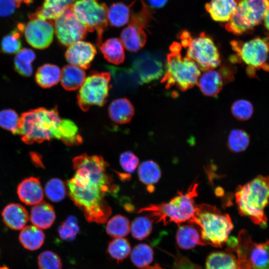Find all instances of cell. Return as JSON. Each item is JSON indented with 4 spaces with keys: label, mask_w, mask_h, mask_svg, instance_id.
<instances>
[{
    "label": "cell",
    "mask_w": 269,
    "mask_h": 269,
    "mask_svg": "<svg viewBox=\"0 0 269 269\" xmlns=\"http://www.w3.org/2000/svg\"><path fill=\"white\" fill-rule=\"evenodd\" d=\"M167 55L165 74L161 83L166 89L176 87L182 91L192 88L198 82L200 75V68L192 60L182 57L181 45L173 42Z\"/></svg>",
    "instance_id": "5"
},
{
    "label": "cell",
    "mask_w": 269,
    "mask_h": 269,
    "mask_svg": "<svg viewBox=\"0 0 269 269\" xmlns=\"http://www.w3.org/2000/svg\"><path fill=\"white\" fill-rule=\"evenodd\" d=\"M110 71L116 84L123 89L135 88L139 84L138 78L132 69L117 67L107 65Z\"/></svg>",
    "instance_id": "31"
},
{
    "label": "cell",
    "mask_w": 269,
    "mask_h": 269,
    "mask_svg": "<svg viewBox=\"0 0 269 269\" xmlns=\"http://www.w3.org/2000/svg\"><path fill=\"white\" fill-rule=\"evenodd\" d=\"M99 48L108 62L119 65L124 61L125 54L123 44L119 39L109 38L101 43Z\"/></svg>",
    "instance_id": "29"
},
{
    "label": "cell",
    "mask_w": 269,
    "mask_h": 269,
    "mask_svg": "<svg viewBox=\"0 0 269 269\" xmlns=\"http://www.w3.org/2000/svg\"><path fill=\"white\" fill-rule=\"evenodd\" d=\"M60 76L61 70L57 65L45 64L38 68L35 79L39 86L48 88L57 84Z\"/></svg>",
    "instance_id": "30"
},
{
    "label": "cell",
    "mask_w": 269,
    "mask_h": 269,
    "mask_svg": "<svg viewBox=\"0 0 269 269\" xmlns=\"http://www.w3.org/2000/svg\"><path fill=\"white\" fill-rule=\"evenodd\" d=\"M39 269H62V262L58 255L50 251L42 252L37 258Z\"/></svg>",
    "instance_id": "46"
},
{
    "label": "cell",
    "mask_w": 269,
    "mask_h": 269,
    "mask_svg": "<svg viewBox=\"0 0 269 269\" xmlns=\"http://www.w3.org/2000/svg\"><path fill=\"white\" fill-rule=\"evenodd\" d=\"M152 229L151 220L150 218L144 216L135 218L130 226L132 236L138 240H142L147 238L150 234Z\"/></svg>",
    "instance_id": "39"
},
{
    "label": "cell",
    "mask_w": 269,
    "mask_h": 269,
    "mask_svg": "<svg viewBox=\"0 0 269 269\" xmlns=\"http://www.w3.org/2000/svg\"><path fill=\"white\" fill-rule=\"evenodd\" d=\"M231 47L235 52L231 61L243 64L247 75L255 78L261 70L269 72V37L256 36L249 40H233Z\"/></svg>",
    "instance_id": "7"
},
{
    "label": "cell",
    "mask_w": 269,
    "mask_h": 269,
    "mask_svg": "<svg viewBox=\"0 0 269 269\" xmlns=\"http://www.w3.org/2000/svg\"><path fill=\"white\" fill-rule=\"evenodd\" d=\"M173 269H202L200 267L193 264L187 258L180 255L176 257Z\"/></svg>",
    "instance_id": "49"
},
{
    "label": "cell",
    "mask_w": 269,
    "mask_h": 269,
    "mask_svg": "<svg viewBox=\"0 0 269 269\" xmlns=\"http://www.w3.org/2000/svg\"><path fill=\"white\" fill-rule=\"evenodd\" d=\"M239 0H211L205 9L216 21L228 22L234 15Z\"/></svg>",
    "instance_id": "20"
},
{
    "label": "cell",
    "mask_w": 269,
    "mask_h": 269,
    "mask_svg": "<svg viewBox=\"0 0 269 269\" xmlns=\"http://www.w3.org/2000/svg\"><path fill=\"white\" fill-rule=\"evenodd\" d=\"M198 184H192L186 193L179 192L168 202L151 205L141 209L139 212H148L150 218L162 222L164 225L173 222L179 226L188 221L193 224L197 212V205L194 198L197 196Z\"/></svg>",
    "instance_id": "4"
},
{
    "label": "cell",
    "mask_w": 269,
    "mask_h": 269,
    "mask_svg": "<svg viewBox=\"0 0 269 269\" xmlns=\"http://www.w3.org/2000/svg\"><path fill=\"white\" fill-rule=\"evenodd\" d=\"M197 82L200 90L204 95L215 97L222 90L226 81L220 71L212 69L206 71Z\"/></svg>",
    "instance_id": "24"
},
{
    "label": "cell",
    "mask_w": 269,
    "mask_h": 269,
    "mask_svg": "<svg viewBox=\"0 0 269 269\" xmlns=\"http://www.w3.org/2000/svg\"><path fill=\"white\" fill-rule=\"evenodd\" d=\"M110 73L92 72L87 77L77 95V104L83 111L92 106H102L107 102L110 88Z\"/></svg>",
    "instance_id": "10"
},
{
    "label": "cell",
    "mask_w": 269,
    "mask_h": 269,
    "mask_svg": "<svg viewBox=\"0 0 269 269\" xmlns=\"http://www.w3.org/2000/svg\"><path fill=\"white\" fill-rule=\"evenodd\" d=\"M85 77L86 73L83 69L72 65H65L61 71V84L68 91H74L80 87Z\"/></svg>",
    "instance_id": "27"
},
{
    "label": "cell",
    "mask_w": 269,
    "mask_h": 269,
    "mask_svg": "<svg viewBox=\"0 0 269 269\" xmlns=\"http://www.w3.org/2000/svg\"><path fill=\"white\" fill-rule=\"evenodd\" d=\"M235 199L242 216L249 218L262 228L267 226L264 210L269 203V176L260 175L239 185L236 189Z\"/></svg>",
    "instance_id": "2"
},
{
    "label": "cell",
    "mask_w": 269,
    "mask_h": 269,
    "mask_svg": "<svg viewBox=\"0 0 269 269\" xmlns=\"http://www.w3.org/2000/svg\"><path fill=\"white\" fill-rule=\"evenodd\" d=\"M56 218L52 205L44 201L33 205L31 210L30 220L33 225L40 229L50 228Z\"/></svg>",
    "instance_id": "23"
},
{
    "label": "cell",
    "mask_w": 269,
    "mask_h": 269,
    "mask_svg": "<svg viewBox=\"0 0 269 269\" xmlns=\"http://www.w3.org/2000/svg\"><path fill=\"white\" fill-rule=\"evenodd\" d=\"M45 240V235L39 228L34 225L25 226L19 235V240L26 249L35 251L39 249Z\"/></svg>",
    "instance_id": "28"
},
{
    "label": "cell",
    "mask_w": 269,
    "mask_h": 269,
    "mask_svg": "<svg viewBox=\"0 0 269 269\" xmlns=\"http://www.w3.org/2000/svg\"><path fill=\"white\" fill-rule=\"evenodd\" d=\"M269 8V0H239L226 29L238 35L250 32L264 20Z\"/></svg>",
    "instance_id": "9"
},
{
    "label": "cell",
    "mask_w": 269,
    "mask_h": 269,
    "mask_svg": "<svg viewBox=\"0 0 269 269\" xmlns=\"http://www.w3.org/2000/svg\"><path fill=\"white\" fill-rule=\"evenodd\" d=\"M30 19L24 28L27 43L38 49L48 47L53 39L54 29L52 21L38 18Z\"/></svg>",
    "instance_id": "16"
},
{
    "label": "cell",
    "mask_w": 269,
    "mask_h": 269,
    "mask_svg": "<svg viewBox=\"0 0 269 269\" xmlns=\"http://www.w3.org/2000/svg\"><path fill=\"white\" fill-rule=\"evenodd\" d=\"M35 58V54L31 49H21L16 53L14 59V66L16 71L24 77L31 76L33 72L31 64Z\"/></svg>",
    "instance_id": "33"
},
{
    "label": "cell",
    "mask_w": 269,
    "mask_h": 269,
    "mask_svg": "<svg viewBox=\"0 0 269 269\" xmlns=\"http://www.w3.org/2000/svg\"><path fill=\"white\" fill-rule=\"evenodd\" d=\"M1 216L4 224L14 230L23 229L29 219L25 208L18 203H11L6 206L2 211Z\"/></svg>",
    "instance_id": "21"
},
{
    "label": "cell",
    "mask_w": 269,
    "mask_h": 269,
    "mask_svg": "<svg viewBox=\"0 0 269 269\" xmlns=\"http://www.w3.org/2000/svg\"><path fill=\"white\" fill-rule=\"evenodd\" d=\"M248 261L228 252H214L207 258L205 269H250Z\"/></svg>",
    "instance_id": "18"
},
{
    "label": "cell",
    "mask_w": 269,
    "mask_h": 269,
    "mask_svg": "<svg viewBox=\"0 0 269 269\" xmlns=\"http://www.w3.org/2000/svg\"><path fill=\"white\" fill-rule=\"evenodd\" d=\"M106 232L112 237L123 238L130 231L129 219L121 215H116L111 218L106 226Z\"/></svg>",
    "instance_id": "37"
},
{
    "label": "cell",
    "mask_w": 269,
    "mask_h": 269,
    "mask_svg": "<svg viewBox=\"0 0 269 269\" xmlns=\"http://www.w3.org/2000/svg\"><path fill=\"white\" fill-rule=\"evenodd\" d=\"M130 5L128 6L122 2H117L108 8V19L111 25L121 27L130 21Z\"/></svg>",
    "instance_id": "35"
},
{
    "label": "cell",
    "mask_w": 269,
    "mask_h": 269,
    "mask_svg": "<svg viewBox=\"0 0 269 269\" xmlns=\"http://www.w3.org/2000/svg\"><path fill=\"white\" fill-rule=\"evenodd\" d=\"M175 239L178 246L181 249L189 250L197 245H206L198 231L190 225L179 226Z\"/></svg>",
    "instance_id": "26"
},
{
    "label": "cell",
    "mask_w": 269,
    "mask_h": 269,
    "mask_svg": "<svg viewBox=\"0 0 269 269\" xmlns=\"http://www.w3.org/2000/svg\"><path fill=\"white\" fill-rule=\"evenodd\" d=\"M19 119L16 112L12 109L0 111V127L13 134H18Z\"/></svg>",
    "instance_id": "43"
},
{
    "label": "cell",
    "mask_w": 269,
    "mask_h": 269,
    "mask_svg": "<svg viewBox=\"0 0 269 269\" xmlns=\"http://www.w3.org/2000/svg\"><path fill=\"white\" fill-rule=\"evenodd\" d=\"M120 162L125 171L129 173H133L138 164L139 159L134 153L128 151L121 155Z\"/></svg>",
    "instance_id": "47"
},
{
    "label": "cell",
    "mask_w": 269,
    "mask_h": 269,
    "mask_svg": "<svg viewBox=\"0 0 269 269\" xmlns=\"http://www.w3.org/2000/svg\"><path fill=\"white\" fill-rule=\"evenodd\" d=\"M75 171L67 183L68 195L89 222L105 223L112 209L106 197L118 190L106 171L108 164L98 155L83 154L73 159Z\"/></svg>",
    "instance_id": "1"
},
{
    "label": "cell",
    "mask_w": 269,
    "mask_h": 269,
    "mask_svg": "<svg viewBox=\"0 0 269 269\" xmlns=\"http://www.w3.org/2000/svg\"><path fill=\"white\" fill-rule=\"evenodd\" d=\"M96 52L92 44L81 40L68 47L65 57L71 65L87 69L90 66Z\"/></svg>",
    "instance_id": "17"
},
{
    "label": "cell",
    "mask_w": 269,
    "mask_h": 269,
    "mask_svg": "<svg viewBox=\"0 0 269 269\" xmlns=\"http://www.w3.org/2000/svg\"><path fill=\"white\" fill-rule=\"evenodd\" d=\"M17 195L24 204L35 205L42 201L43 190L39 179L30 177L24 179L17 187Z\"/></svg>",
    "instance_id": "19"
},
{
    "label": "cell",
    "mask_w": 269,
    "mask_h": 269,
    "mask_svg": "<svg viewBox=\"0 0 269 269\" xmlns=\"http://www.w3.org/2000/svg\"><path fill=\"white\" fill-rule=\"evenodd\" d=\"M20 5L21 3L23 2L26 4H29L32 2V0H15Z\"/></svg>",
    "instance_id": "53"
},
{
    "label": "cell",
    "mask_w": 269,
    "mask_h": 269,
    "mask_svg": "<svg viewBox=\"0 0 269 269\" xmlns=\"http://www.w3.org/2000/svg\"><path fill=\"white\" fill-rule=\"evenodd\" d=\"M44 191L49 199L53 202H57L62 201L65 197L66 188L61 180L54 178L47 182Z\"/></svg>",
    "instance_id": "42"
},
{
    "label": "cell",
    "mask_w": 269,
    "mask_h": 269,
    "mask_svg": "<svg viewBox=\"0 0 269 269\" xmlns=\"http://www.w3.org/2000/svg\"><path fill=\"white\" fill-rule=\"evenodd\" d=\"M231 112L237 119L244 121L249 120L252 116L254 108L250 101L245 99H240L233 103L231 106Z\"/></svg>",
    "instance_id": "45"
},
{
    "label": "cell",
    "mask_w": 269,
    "mask_h": 269,
    "mask_svg": "<svg viewBox=\"0 0 269 269\" xmlns=\"http://www.w3.org/2000/svg\"><path fill=\"white\" fill-rule=\"evenodd\" d=\"M151 6L159 8L163 7L167 3V0H147Z\"/></svg>",
    "instance_id": "50"
},
{
    "label": "cell",
    "mask_w": 269,
    "mask_h": 269,
    "mask_svg": "<svg viewBox=\"0 0 269 269\" xmlns=\"http://www.w3.org/2000/svg\"><path fill=\"white\" fill-rule=\"evenodd\" d=\"M139 10L131 11L130 23L121 33V39L125 48L135 52L141 49L146 41L144 29L151 18V13L145 3L140 0Z\"/></svg>",
    "instance_id": "12"
},
{
    "label": "cell",
    "mask_w": 269,
    "mask_h": 269,
    "mask_svg": "<svg viewBox=\"0 0 269 269\" xmlns=\"http://www.w3.org/2000/svg\"><path fill=\"white\" fill-rule=\"evenodd\" d=\"M131 248L129 241L124 238H117L109 244L108 252L118 262L122 261L130 254Z\"/></svg>",
    "instance_id": "40"
},
{
    "label": "cell",
    "mask_w": 269,
    "mask_h": 269,
    "mask_svg": "<svg viewBox=\"0 0 269 269\" xmlns=\"http://www.w3.org/2000/svg\"><path fill=\"white\" fill-rule=\"evenodd\" d=\"M20 6L15 0H0V16L6 17Z\"/></svg>",
    "instance_id": "48"
},
{
    "label": "cell",
    "mask_w": 269,
    "mask_h": 269,
    "mask_svg": "<svg viewBox=\"0 0 269 269\" xmlns=\"http://www.w3.org/2000/svg\"><path fill=\"white\" fill-rule=\"evenodd\" d=\"M249 237L242 231L236 247L237 253L244 257L253 269H269V241L257 244L251 242Z\"/></svg>",
    "instance_id": "14"
},
{
    "label": "cell",
    "mask_w": 269,
    "mask_h": 269,
    "mask_svg": "<svg viewBox=\"0 0 269 269\" xmlns=\"http://www.w3.org/2000/svg\"><path fill=\"white\" fill-rule=\"evenodd\" d=\"M79 230L77 218L70 216L60 225L58 229V233L62 239L72 241L76 238Z\"/></svg>",
    "instance_id": "44"
},
{
    "label": "cell",
    "mask_w": 269,
    "mask_h": 269,
    "mask_svg": "<svg viewBox=\"0 0 269 269\" xmlns=\"http://www.w3.org/2000/svg\"><path fill=\"white\" fill-rule=\"evenodd\" d=\"M75 1L76 0H44L42 6L29 15V19L38 18L54 20Z\"/></svg>",
    "instance_id": "22"
},
{
    "label": "cell",
    "mask_w": 269,
    "mask_h": 269,
    "mask_svg": "<svg viewBox=\"0 0 269 269\" xmlns=\"http://www.w3.org/2000/svg\"><path fill=\"white\" fill-rule=\"evenodd\" d=\"M21 32L22 31L18 28H16L2 38L0 44V49L3 53L11 54L17 53L21 50Z\"/></svg>",
    "instance_id": "41"
},
{
    "label": "cell",
    "mask_w": 269,
    "mask_h": 269,
    "mask_svg": "<svg viewBox=\"0 0 269 269\" xmlns=\"http://www.w3.org/2000/svg\"><path fill=\"white\" fill-rule=\"evenodd\" d=\"M58 139L67 145H76L82 142L76 125L69 119H62L58 130Z\"/></svg>",
    "instance_id": "32"
},
{
    "label": "cell",
    "mask_w": 269,
    "mask_h": 269,
    "mask_svg": "<svg viewBox=\"0 0 269 269\" xmlns=\"http://www.w3.org/2000/svg\"><path fill=\"white\" fill-rule=\"evenodd\" d=\"M61 120L56 107L30 110L21 114L18 134L21 136L22 141L28 144L57 139Z\"/></svg>",
    "instance_id": "3"
},
{
    "label": "cell",
    "mask_w": 269,
    "mask_h": 269,
    "mask_svg": "<svg viewBox=\"0 0 269 269\" xmlns=\"http://www.w3.org/2000/svg\"><path fill=\"white\" fill-rule=\"evenodd\" d=\"M132 70L140 84H147L160 78L164 73L163 65L159 58L149 52L137 55L133 61Z\"/></svg>",
    "instance_id": "15"
},
{
    "label": "cell",
    "mask_w": 269,
    "mask_h": 269,
    "mask_svg": "<svg viewBox=\"0 0 269 269\" xmlns=\"http://www.w3.org/2000/svg\"><path fill=\"white\" fill-rule=\"evenodd\" d=\"M161 173L159 166L152 160L142 162L138 168V175L140 181L148 186H152L158 181Z\"/></svg>",
    "instance_id": "34"
},
{
    "label": "cell",
    "mask_w": 269,
    "mask_h": 269,
    "mask_svg": "<svg viewBox=\"0 0 269 269\" xmlns=\"http://www.w3.org/2000/svg\"><path fill=\"white\" fill-rule=\"evenodd\" d=\"M141 269H162L159 264H156L153 266H149L146 268Z\"/></svg>",
    "instance_id": "52"
},
{
    "label": "cell",
    "mask_w": 269,
    "mask_h": 269,
    "mask_svg": "<svg viewBox=\"0 0 269 269\" xmlns=\"http://www.w3.org/2000/svg\"><path fill=\"white\" fill-rule=\"evenodd\" d=\"M99 0H78L72 5L73 9L87 30L96 31L97 44L99 48L102 43V35L108 23V8Z\"/></svg>",
    "instance_id": "11"
},
{
    "label": "cell",
    "mask_w": 269,
    "mask_h": 269,
    "mask_svg": "<svg viewBox=\"0 0 269 269\" xmlns=\"http://www.w3.org/2000/svg\"><path fill=\"white\" fill-rule=\"evenodd\" d=\"M201 229V237L206 245L221 247L228 239L234 228L230 216L223 214L215 206L197 205V212L193 222Z\"/></svg>",
    "instance_id": "6"
},
{
    "label": "cell",
    "mask_w": 269,
    "mask_h": 269,
    "mask_svg": "<svg viewBox=\"0 0 269 269\" xmlns=\"http://www.w3.org/2000/svg\"><path fill=\"white\" fill-rule=\"evenodd\" d=\"M53 23L56 37L64 46H69L86 36V28L75 14L72 6L54 19Z\"/></svg>",
    "instance_id": "13"
},
{
    "label": "cell",
    "mask_w": 269,
    "mask_h": 269,
    "mask_svg": "<svg viewBox=\"0 0 269 269\" xmlns=\"http://www.w3.org/2000/svg\"><path fill=\"white\" fill-rule=\"evenodd\" d=\"M263 21L264 22V25H265V27L269 31V8L268 9L265 15V16Z\"/></svg>",
    "instance_id": "51"
},
{
    "label": "cell",
    "mask_w": 269,
    "mask_h": 269,
    "mask_svg": "<svg viewBox=\"0 0 269 269\" xmlns=\"http://www.w3.org/2000/svg\"><path fill=\"white\" fill-rule=\"evenodd\" d=\"M0 269H9L6 266H0Z\"/></svg>",
    "instance_id": "54"
},
{
    "label": "cell",
    "mask_w": 269,
    "mask_h": 269,
    "mask_svg": "<svg viewBox=\"0 0 269 269\" xmlns=\"http://www.w3.org/2000/svg\"><path fill=\"white\" fill-rule=\"evenodd\" d=\"M181 45L186 50V57L195 62L204 71L212 70L221 63L218 49L212 39L202 32L199 36L192 37L190 33L182 31L179 34Z\"/></svg>",
    "instance_id": "8"
},
{
    "label": "cell",
    "mask_w": 269,
    "mask_h": 269,
    "mask_svg": "<svg viewBox=\"0 0 269 269\" xmlns=\"http://www.w3.org/2000/svg\"><path fill=\"white\" fill-rule=\"evenodd\" d=\"M131 259L134 265L138 269L146 268L153 260V250L147 244H139L132 251Z\"/></svg>",
    "instance_id": "36"
},
{
    "label": "cell",
    "mask_w": 269,
    "mask_h": 269,
    "mask_svg": "<svg viewBox=\"0 0 269 269\" xmlns=\"http://www.w3.org/2000/svg\"><path fill=\"white\" fill-rule=\"evenodd\" d=\"M134 110L131 101L122 98L114 100L108 108L109 116L111 120L118 124L129 123L134 115Z\"/></svg>",
    "instance_id": "25"
},
{
    "label": "cell",
    "mask_w": 269,
    "mask_h": 269,
    "mask_svg": "<svg viewBox=\"0 0 269 269\" xmlns=\"http://www.w3.org/2000/svg\"><path fill=\"white\" fill-rule=\"evenodd\" d=\"M249 143V135L245 131L234 129L230 132L227 145L232 151L236 153L243 151L248 147Z\"/></svg>",
    "instance_id": "38"
}]
</instances>
